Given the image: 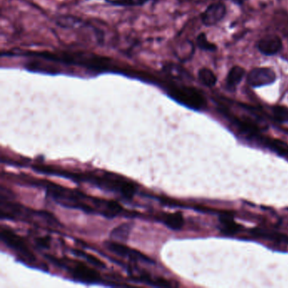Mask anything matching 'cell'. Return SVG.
I'll return each instance as SVG.
<instances>
[{
	"label": "cell",
	"mask_w": 288,
	"mask_h": 288,
	"mask_svg": "<svg viewBox=\"0 0 288 288\" xmlns=\"http://www.w3.org/2000/svg\"><path fill=\"white\" fill-rule=\"evenodd\" d=\"M46 189L47 197L66 208L80 210L86 213L100 214L107 218L117 217L123 211V206L115 200H103L90 196L76 189L64 188L47 181L39 182Z\"/></svg>",
	"instance_id": "obj_1"
},
{
	"label": "cell",
	"mask_w": 288,
	"mask_h": 288,
	"mask_svg": "<svg viewBox=\"0 0 288 288\" xmlns=\"http://www.w3.org/2000/svg\"><path fill=\"white\" fill-rule=\"evenodd\" d=\"M33 169L39 173L72 179L76 183H87L102 188L106 191L113 192L118 194L125 200H132L137 192V187L133 182L126 179L117 174L104 172L103 173H75L63 169H56L50 166L35 165Z\"/></svg>",
	"instance_id": "obj_2"
},
{
	"label": "cell",
	"mask_w": 288,
	"mask_h": 288,
	"mask_svg": "<svg viewBox=\"0 0 288 288\" xmlns=\"http://www.w3.org/2000/svg\"><path fill=\"white\" fill-rule=\"evenodd\" d=\"M48 259L55 265L69 271L74 279L81 283L94 284L102 281L100 273L94 269L90 268L88 265L81 261L70 260L69 259H59L54 256H47Z\"/></svg>",
	"instance_id": "obj_3"
},
{
	"label": "cell",
	"mask_w": 288,
	"mask_h": 288,
	"mask_svg": "<svg viewBox=\"0 0 288 288\" xmlns=\"http://www.w3.org/2000/svg\"><path fill=\"white\" fill-rule=\"evenodd\" d=\"M167 90L169 97L189 109L200 110L206 105V98L201 92L191 86L173 85Z\"/></svg>",
	"instance_id": "obj_4"
},
{
	"label": "cell",
	"mask_w": 288,
	"mask_h": 288,
	"mask_svg": "<svg viewBox=\"0 0 288 288\" xmlns=\"http://www.w3.org/2000/svg\"><path fill=\"white\" fill-rule=\"evenodd\" d=\"M1 240L3 241L6 245L13 249L14 252L20 255L22 260L26 262H36V257L34 254L29 248L27 243L24 240L23 237H20L18 234L9 229L2 228L1 229Z\"/></svg>",
	"instance_id": "obj_5"
},
{
	"label": "cell",
	"mask_w": 288,
	"mask_h": 288,
	"mask_svg": "<svg viewBox=\"0 0 288 288\" xmlns=\"http://www.w3.org/2000/svg\"><path fill=\"white\" fill-rule=\"evenodd\" d=\"M106 248L109 249L114 254L119 255V256L133 260V261H140V262L146 263V264H154L153 260H151L149 257L140 253L138 250L127 247L122 242H116V241H107L105 242Z\"/></svg>",
	"instance_id": "obj_6"
},
{
	"label": "cell",
	"mask_w": 288,
	"mask_h": 288,
	"mask_svg": "<svg viewBox=\"0 0 288 288\" xmlns=\"http://www.w3.org/2000/svg\"><path fill=\"white\" fill-rule=\"evenodd\" d=\"M277 80V75L270 68H255L249 72L247 81L252 87H260L274 83Z\"/></svg>",
	"instance_id": "obj_7"
},
{
	"label": "cell",
	"mask_w": 288,
	"mask_h": 288,
	"mask_svg": "<svg viewBox=\"0 0 288 288\" xmlns=\"http://www.w3.org/2000/svg\"><path fill=\"white\" fill-rule=\"evenodd\" d=\"M226 11V6L223 3H212L201 15L203 24L208 26L216 25L225 17Z\"/></svg>",
	"instance_id": "obj_8"
},
{
	"label": "cell",
	"mask_w": 288,
	"mask_h": 288,
	"mask_svg": "<svg viewBox=\"0 0 288 288\" xmlns=\"http://www.w3.org/2000/svg\"><path fill=\"white\" fill-rule=\"evenodd\" d=\"M259 51L266 56H273L279 53L283 49V42L281 38L275 35L267 36L259 41L257 44Z\"/></svg>",
	"instance_id": "obj_9"
},
{
	"label": "cell",
	"mask_w": 288,
	"mask_h": 288,
	"mask_svg": "<svg viewBox=\"0 0 288 288\" xmlns=\"http://www.w3.org/2000/svg\"><path fill=\"white\" fill-rule=\"evenodd\" d=\"M159 219L163 222L164 225L172 230H180L184 224V218L181 212L164 213L161 215Z\"/></svg>",
	"instance_id": "obj_10"
},
{
	"label": "cell",
	"mask_w": 288,
	"mask_h": 288,
	"mask_svg": "<svg viewBox=\"0 0 288 288\" xmlns=\"http://www.w3.org/2000/svg\"><path fill=\"white\" fill-rule=\"evenodd\" d=\"M231 120L233 121L235 125L239 128L240 131L242 133L248 134L251 137L257 138V139L261 135L259 127L250 120L240 119L235 117H231Z\"/></svg>",
	"instance_id": "obj_11"
},
{
	"label": "cell",
	"mask_w": 288,
	"mask_h": 288,
	"mask_svg": "<svg viewBox=\"0 0 288 288\" xmlns=\"http://www.w3.org/2000/svg\"><path fill=\"white\" fill-rule=\"evenodd\" d=\"M258 139L272 151H276L278 154L282 155L283 157H288V145L283 140L265 137L262 135H260Z\"/></svg>",
	"instance_id": "obj_12"
},
{
	"label": "cell",
	"mask_w": 288,
	"mask_h": 288,
	"mask_svg": "<svg viewBox=\"0 0 288 288\" xmlns=\"http://www.w3.org/2000/svg\"><path fill=\"white\" fill-rule=\"evenodd\" d=\"M245 69L240 66H234L229 71L227 77L228 88L234 90L236 86L242 81V78L245 75Z\"/></svg>",
	"instance_id": "obj_13"
},
{
	"label": "cell",
	"mask_w": 288,
	"mask_h": 288,
	"mask_svg": "<svg viewBox=\"0 0 288 288\" xmlns=\"http://www.w3.org/2000/svg\"><path fill=\"white\" fill-rule=\"evenodd\" d=\"M252 234L257 237H263L266 239L271 240L273 242H279V243H287L288 242V237L284 234L276 232V231H267L263 229H253Z\"/></svg>",
	"instance_id": "obj_14"
},
{
	"label": "cell",
	"mask_w": 288,
	"mask_h": 288,
	"mask_svg": "<svg viewBox=\"0 0 288 288\" xmlns=\"http://www.w3.org/2000/svg\"><path fill=\"white\" fill-rule=\"evenodd\" d=\"M220 223L222 224V231L226 234L237 233L242 229V226L235 223L233 218L229 214L222 215Z\"/></svg>",
	"instance_id": "obj_15"
},
{
	"label": "cell",
	"mask_w": 288,
	"mask_h": 288,
	"mask_svg": "<svg viewBox=\"0 0 288 288\" xmlns=\"http://www.w3.org/2000/svg\"><path fill=\"white\" fill-rule=\"evenodd\" d=\"M132 227L128 223H123L122 225H119L117 228H115L111 231L112 239L116 242H125L129 237V234L131 231Z\"/></svg>",
	"instance_id": "obj_16"
},
{
	"label": "cell",
	"mask_w": 288,
	"mask_h": 288,
	"mask_svg": "<svg viewBox=\"0 0 288 288\" xmlns=\"http://www.w3.org/2000/svg\"><path fill=\"white\" fill-rule=\"evenodd\" d=\"M198 75H199L200 82L202 83L204 86L212 87L217 83V76L211 69H206V68L201 69L198 73Z\"/></svg>",
	"instance_id": "obj_17"
},
{
	"label": "cell",
	"mask_w": 288,
	"mask_h": 288,
	"mask_svg": "<svg viewBox=\"0 0 288 288\" xmlns=\"http://www.w3.org/2000/svg\"><path fill=\"white\" fill-rule=\"evenodd\" d=\"M73 253L78 256L82 257L83 259L87 260L90 264L94 265L95 267H97V268H106L105 264L102 260H99L97 257L94 256L92 254H87L86 252L80 250V249H74Z\"/></svg>",
	"instance_id": "obj_18"
},
{
	"label": "cell",
	"mask_w": 288,
	"mask_h": 288,
	"mask_svg": "<svg viewBox=\"0 0 288 288\" xmlns=\"http://www.w3.org/2000/svg\"><path fill=\"white\" fill-rule=\"evenodd\" d=\"M272 115L275 119L281 122L285 123L288 121V109L283 107V106H275L272 109Z\"/></svg>",
	"instance_id": "obj_19"
},
{
	"label": "cell",
	"mask_w": 288,
	"mask_h": 288,
	"mask_svg": "<svg viewBox=\"0 0 288 288\" xmlns=\"http://www.w3.org/2000/svg\"><path fill=\"white\" fill-rule=\"evenodd\" d=\"M197 45L200 49L205 50V51L213 52L216 51L217 49V46L215 44L210 43L207 40V37H206L205 33H201V34L198 36V37H197Z\"/></svg>",
	"instance_id": "obj_20"
},
{
	"label": "cell",
	"mask_w": 288,
	"mask_h": 288,
	"mask_svg": "<svg viewBox=\"0 0 288 288\" xmlns=\"http://www.w3.org/2000/svg\"><path fill=\"white\" fill-rule=\"evenodd\" d=\"M36 242L40 248H49L50 243H51V237H49V236L37 237V239H36Z\"/></svg>",
	"instance_id": "obj_21"
},
{
	"label": "cell",
	"mask_w": 288,
	"mask_h": 288,
	"mask_svg": "<svg viewBox=\"0 0 288 288\" xmlns=\"http://www.w3.org/2000/svg\"><path fill=\"white\" fill-rule=\"evenodd\" d=\"M244 1H245V0H232V2H233V3H237V4H238V5H241V4H242Z\"/></svg>",
	"instance_id": "obj_22"
}]
</instances>
